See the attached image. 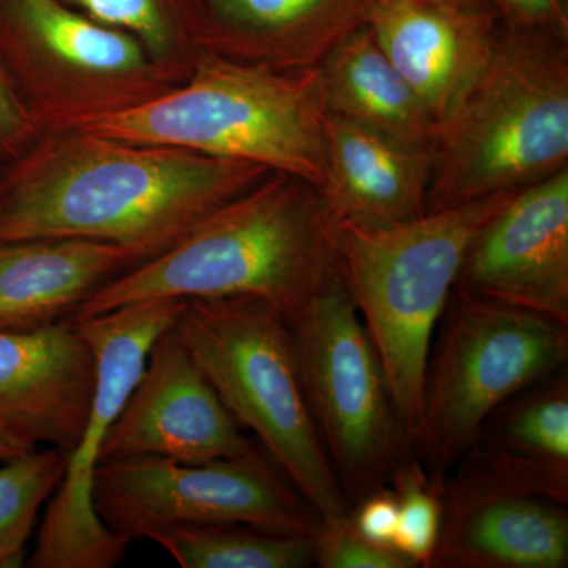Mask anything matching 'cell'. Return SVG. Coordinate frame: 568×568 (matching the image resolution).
Returning <instances> with one entry per match:
<instances>
[{
  "label": "cell",
  "mask_w": 568,
  "mask_h": 568,
  "mask_svg": "<svg viewBox=\"0 0 568 568\" xmlns=\"http://www.w3.org/2000/svg\"><path fill=\"white\" fill-rule=\"evenodd\" d=\"M183 568L315 567L313 537L287 536L248 525L178 526L153 534Z\"/></svg>",
  "instance_id": "cell-22"
},
{
  "label": "cell",
  "mask_w": 568,
  "mask_h": 568,
  "mask_svg": "<svg viewBox=\"0 0 568 568\" xmlns=\"http://www.w3.org/2000/svg\"><path fill=\"white\" fill-rule=\"evenodd\" d=\"M207 2L223 55L276 70H310L368 22L377 0Z\"/></svg>",
  "instance_id": "cell-19"
},
{
  "label": "cell",
  "mask_w": 568,
  "mask_h": 568,
  "mask_svg": "<svg viewBox=\"0 0 568 568\" xmlns=\"http://www.w3.org/2000/svg\"><path fill=\"white\" fill-rule=\"evenodd\" d=\"M338 275L336 223L320 190L272 173L103 284L67 320L156 298L254 297L290 321Z\"/></svg>",
  "instance_id": "cell-2"
},
{
  "label": "cell",
  "mask_w": 568,
  "mask_h": 568,
  "mask_svg": "<svg viewBox=\"0 0 568 568\" xmlns=\"http://www.w3.org/2000/svg\"><path fill=\"white\" fill-rule=\"evenodd\" d=\"M517 193L495 194L406 222L336 223L339 274L413 436L429 347L467 246Z\"/></svg>",
  "instance_id": "cell-6"
},
{
  "label": "cell",
  "mask_w": 568,
  "mask_h": 568,
  "mask_svg": "<svg viewBox=\"0 0 568 568\" xmlns=\"http://www.w3.org/2000/svg\"><path fill=\"white\" fill-rule=\"evenodd\" d=\"M31 130L28 111L0 71V145L13 148L26 141Z\"/></svg>",
  "instance_id": "cell-29"
},
{
  "label": "cell",
  "mask_w": 568,
  "mask_h": 568,
  "mask_svg": "<svg viewBox=\"0 0 568 568\" xmlns=\"http://www.w3.org/2000/svg\"><path fill=\"white\" fill-rule=\"evenodd\" d=\"M429 568H566L567 504L452 470Z\"/></svg>",
  "instance_id": "cell-15"
},
{
  "label": "cell",
  "mask_w": 568,
  "mask_h": 568,
  "mask_svg": "<svg viewBox=\"0 0 568 568\" xmlns=\"http://www.w3.org/2000/svg\"><path fill=\"white\" fill-rule=\"evenodd\" d=\"M324 142L327 178L320 193L335 223L388 224L425 215L432 149L410 148L327 112Z\"/></svg>",
  "instance_id": "cell-17"
},
{
  "label": "cell",
  "mask_w": 568,
  "mask_h": 568,
  "mask_svg": "<svg viewBox=\"0 0 568 568\" xmlns=\"http://www.w3.org/2000/svg\"><path fill=\"white\" fill-rule=\"evenodd\" d=\"M183 305L179 298H156L70 320L95 355V388L80 440L67 454L65 474L41 521L29 567L112 568L125 558L130 541L114 536L93 507V477L108 433L141 379L153 343L173 327Z\"/></svg>",
  "instance_id": "cell-10"
},
{
  "label": "cell",
  "mask_w": 568,
  "mask_h": 568,
  "mask_svg": "<svg viewBox=\"0 0 568 568\" xmlns=\"http://www.w3.org/2000/svg\"><path fill=\"white\" fill-rule=\"evenodd\" d=\"M254 447L179 342L173 325L153 343L144 373L104 440L102 463L162 457L204 465L242 457Z\"/></svg>",
  "instance_id": "cell-12"
},
{
  "label": "cell",
  "mask_w": 568,
  "mask_h": 568,
  "mask_svg": "<svg viewBox=\"0 0 568 568\" xmlns=\"http://www.w3.org/2000/svg\"><path fill=\"white\" fill-rule=\"evenodd\" d=\"M174 332L231 417L320 518L349 514L310 413L290 321L260 298H192Z\"/></svg>",
  "instance_id": "cell-5"
},
{
  "label": "cell",
  "mask_w": 568,
  "mask_h": 568,
  "mask_svg": "<svg viewBox=\"0 0 568 568\" xmlns=\"http://www.w3.org/2000/svg\"><path fill=\"white\" fill-rule=\"evenodd\" d=\"M351 523L365 540L383 548H394L398 530V503L392 488L381 487L351 507ZM395 549V548H394Z\"/></svg>",
  "instance_id": "cell-27"
},
{
  "label": "cell",
  "mask_w": 568,
  "mask_h": 568,
  "mask_svg": "<svg viewBox=\"0 0 568 568\" xmlns=\"http://www.w3.org/2000/svg\"><path fill=\"white\" fill-rule=\"evenodd\" d=\"M452 470L568 506L567 366L493 410Z\"/></svg>",
  "instance_id": "cell-16"
},
{
  "label": "cell",
  "mask_w": 568,
  "mask_h": 568,
  "mask_svg": "<svg viewBox=\"0 0 568 568\" xmlns=\"http://www.w3.org/2000/svg\"><path fill=\"white\" fill-rule=\"evenodd\" d=\"M484 2L493 3V6H495V7H496V0H484Z\"/></svg>",
  "instance_id": "cell-31"
},
{
  "label": "cell",
  "mask_w": 568,
  "mask_h": 568,
  "mask_svg": "<svg viewBox=\"0 0 568 568\" xmlns=\"http://www.w3.org/2000/svg\"><path fill=\"white\" fill-rule=\"evenodd\" d=\"M95 355L70 320L0 331V429L70 454L95 388Z\"/></svg>",
  "instance_id": "cell-14"
},
{
  "label": "cell",
  "mask_w": 568,
  "mask_h": 568,
  "mask_svg": "<svg viewBox=\"0 0 568 568\" xmlns=\"http://www.w3.org/2000/svg\"><path fill=\"white\" fill-rule=\"evenodd\" d=\"M36 447L29 440L21 439V437L10 435V433L0 429V462L21 457V455L36 450Z\"/></svg>",
  "instance_id": "cell-30"
},
{
  "label": "cell",
  "mask_w": 568,
  "mask_h": 568,
  "mask_svg": "<svg viewBox=\"0 0 568 568\" xmlns=\"http://www.w3.org/2000/svg\"><path fill=\"white\" fill-rule=\"evenodd\" d=\"M142 261L129 246L88 239L0 242V331L67 320L99 287Z\"/></svg>",
  "instance_id": "cell-18"
},
{
  "label": "cell",
  "mask_w": 568,
  "mask_h": 568,
  "mask_svg": "<svg viewBox=\"0 0 568 568\" xmlns=\"http://www.w3.org/2000/svg\"><path fill=\"white\" fill-rule=\"evenodd\" d=\"M324 119L316 69L276 70L211 54L179 91L80 119L77 130L245 160L321 192L327 178Z\"/></svg>",
  "instance_id": "cell-3"
},
{
  "label": "cell",
  "mask_w": 568,
  "mask_h": 568,
  "mask_svg": "<svg viewBox=\"0 0 568 568\" xmlns=\"http://www.w3.org/2000/svg\"><path fill=\"white\" fill-rule=\"evenodd\" d=\"M272 173L245 160L74 130L0 196V242L88 239L129 246L145 261Z\"/></svg>",
  "instance_id": "cell-1"
},
{
  "label": "cell",
  "mask_w": 568,
  "mask_h": 568,
  "mask_svg": "<svg viewBox=\"0 0 568 568\" xmlns=\"http://www.w3.org/2000/svg\"><path fill=\"white\" fill-rule=\"evenodd\" d=\"M568 168V41L503 24L454 121L437 136L426 213L517 193Z\"/></svg>",
  "instance_id": "cell-4"
},
{
  "label": "cell",
  "mask_w": 568,
  "mask_h": 568,
  "mask_svg": "<svg viewBox=\"0 0 568 568\" xmlns=\"http://www.w3.org/2000/svg\"><path fill=\"white\" fill-rule=\"evenodd\" d=\"M388 487L398 503L394 548L414 567H432L444 514V478L433 477L410 454L395 467Z\"/></svg>",
  "instance_id": "cell-24"
},
{
  "label": "cell",
  "mask_w": 568,
  "mask_h": 568,
  "mask_svg": "<svg viewBox=\"0 0 568 568\" xmlns=\"http://www.w3.org/2000/svg\"><path fill=\"white\" fill-rule=\"evenodd\" d=\"M59 448L32 450L0 467V568L21 567L41 504L54 495L65 474Z\"/></svg>",
  "instance_id": "cell-23"
},
{
  "label": "cell",
  "mask_w": 568,
  "mask_h": 568,
  "mask_svg": "<svg viewBox=\"0 0 568 568\" xmlns=\"http://www.w3.org/2000/svg\"><path fill=\"white\" fill-rule=\"evenodd\" d=\"M92 20L132 33L151 54H166L171 29L156 0H73Z\"/></svg>",
  "instance_id": "cell-26"
},
{
  "label": "cell",
  "mask_w": 568,
  "mask_h": 568,
  "mask_svg": "<svg viewBox=\"0 0 568 568\" xmlns=\"http://www.w3.org/2000/svg\"><path fill=\"white\" fill-rule=\"evenodd\" d=\"M366 24L439 136L487 69L504 22L484 0H377Z\"/></svg>",
  "instance_id": "cell-13"
},
{
  "label": "cell",
  "mask_w": 568,
  "mask_h": 568,
  "mask_svg": "<svg viewBox=\"0 0 568 568\" xmlns=\"http://www.w3.org/2000/svg\"><path fill=\"white\" fill-rule=\"evenodd\" d=\"M92 497L103 525L130 544L163 529L205 525L313 537L321 523L261 447L204 465L162 457L106 459L97 467Z\"/></svg>",
  "instance_id": "cell-9"
},
{
  "label": "cell",
  "mask_w": 568,
  "mask_h": 568,
  "mask_svg": "<svg viewBox=\"0 0 568 568\" xmlns=\"http://www.w3.org/2000/svg\"><path fill=\"white\" fill-rule=\"evenodd\" d=\"M315 567L416 568L394 548L365 540L355 530L349 514L321 519L315 536Z\"/></svg>",
  "instance_id": "cell-25"
},
{
  "label": "cell",
  "mask_w": 568,
  "mask_h": 568,
  "mask_svg": "<svg viewBox=\"0 0 568 568\" xmlns=\"http://www.w3.org/2000/svg\"><path fill=\"white\" fill-rule=\"evenodd\" d=\"M325 112L418 149H435V125L409 82L368 24L351 33L316 67Z\"/></svg>",
  "instance_id": "cell-20"
},
{
  "label": "cell",
  "mask_w": 568,
  "mask_h": 568,
  "mask_svg": "<svg viewBox=\"0 0 568 568\" xmlns=\"http://www.w3.org/2000/svg\"><path fill=\"white\" fill-rule=\"evenodd\" d=\"M454 290L568 327V168L515 194L477 231Z\"/></svg>",
  "instance_id": "cell-11"
},
{
  "label": "cell",
  "mask_w": 568,
  "mask_h": 568,
  "mask_svg": "<svg viewBox=\"0 0 568 568\" xmlns=\"http://www.w3.org/2000/svg\"><path fill=\"white\" fill-rule=\"evenodd\" d=\"M310 413L351 507L386 487L413 435L342 274L290 320Z\"/></svg>",
  "instance_id": "cell-8"
},
{
  "label": "cell",
  "mask_w": 568,
  "mask_h": 568,
  "mask_svg": "<svg viewBox=\"0 0 568 568\" xmlns=\"http://www.w3.org/2000/svg\"><path fill=\"white\" fill-rule=\"evenodd\" d=\"M496 9L506 26L568 41V0H496Z\"/></svg>",
  "instance_id": "cell-28"
},
{
  "label": "cell",
  "mask_w": 568,
  "mask_h": 568,
  "mask_svg": "<svg viewBox=\"0 0 568 568\" xmlns=\"http://www.w3.org/2000/svg\"><path fill=\"white\" fill-rule=\"evenodd\" d=\"M567 361V325L452 291L429 347L413 454L446 480L493 410Z\"/></svg>",
  "instance_id": "cell-7"
},
{
  "label": "cell",
  "mask_w": 568,
  "mask_h": 568,
  "mask_svg": "<svg viewBox=\"0 0 568 568\" xmlns=\"http://www.w3.org/2000/svg\"><path fill=\"white\" fill-rule=\"evenodd\" d=\"M33 47L48 59L88 78L144 73L151 52L132 33L63 7L59 0H11Z\"/></svg>",
  "instance_id": "cell-21"
}]
</instances>
